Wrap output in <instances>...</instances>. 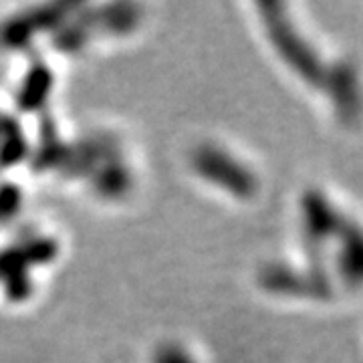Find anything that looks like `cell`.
I'll use <instances>...</instances> for the list:
<instances>
[{
    "label": "cell",
    "instance_id": "cell-1",
    "mask_svg": "<svg viewBox=\"0 0 363 363\" xmlns=\"http://www.w3.org/2000/svg\"><path fill=\"white\" fill-rule=\"evenodd\" d=\"M269 11H271V14H267L269 16V30H271L272 40L277 43V47H279L281 55L285 57L289 67H293L295 73L301 75L307 83L327 89L333 67H325L317 51L309 43H305V39L298 35L295 26L289 25V21L285 18V14H281L279 6H269Z\"/></svg>",
    "mask_w": 363,
    "mask_h": 363
},
{
    "label": "cell",
    "instance_id": "cell-2",
    "mask_svg": "<svg viewBox=\"0 0 363 363\" xmlns=\"http://www.w3.org/2000/svg\"><path fill=\"white\" fill-rule=\"evenodd\" d=\"M327 93L331 95V101L343 123H353L359 119L363 111V89L359 71L353 63L341 61L333 65Z\"/></svg>",
    "mask_w": 363,
    "mask_h": 363
},
{
    "label": "cell",
    "instance_id": "cell-3",
    "mask_svg": "<svg viewBox=\"0 0 363 363\" xmlns=\"http://www.w3.org/2000/svg\"><path fill=\"white\" fill-rule=\"evenodd\" d=\"M339 279L347 286H363V228L357 222L343 218L337 230Z\"/></svg>",
    "mask_w": 363,
    "mask_h": 363
}]
</instances>
